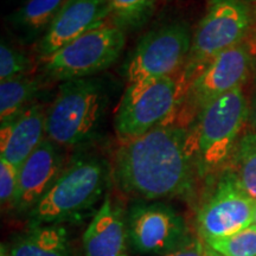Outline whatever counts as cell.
Segmentation results:
<instances>
[{"label":"cell","mask_w":256,"mask_h":256,"mask_svg":"<svg viewBox=\"0 0 256 256\" xmlns=\"http://www.w3.org/2000/svg\"><path fill=\"white\" fill-rule=\"evenodd\" d=\"M110 20L121 30L136 31L148 23L156 0H108Z\"/></svg>","instance_id":"obj_20"},{"label":"cell","mask_w":256,"mask_h":256,"mask_svg":"<svg viewBox=\"0 0 256 256\" xmlns=\"http://www.w3.org/2000/svg\"><path fill=\"white\" fill-rule=\"evenodd\" d=\"M249 119H250L252 126L255 127L256 130V94L254 95L252 100V104L249 107Z\"/></svg>","instance_id":"obj_25"},{"label":"cell","mask_w":256,"mask_h":256,"mask_svg":"<svg viewBox=\"0 0 256 256\" xmlns=\"http://www.w3.org/2000/svg\"><path fill=\"white\" fill-rule=\"evenodd\" d=\"M255 84H256V78H255Z\"/></svg>","instance_id":"obj_31"},{"label":"cell","mask_w":256,"mask_h":256,"mask_svg":"<svg viewBox=\"0 0 256 256\" xmlns=\"http://www.w3.org/2000/svg\"><path fill=\"white\" fill-rule=\"evenodd\" d=\"M112 162L96 153L80 150L68 160L48 194L28 214V226L80 220L96 212L110 191Z\"/></svg>","instance_id":"obj_3"},{"label":"cell","mask_w":256,"mask_h":256,"mask_svg":"<svg viewBox=\"0 0 256 256\" xmlns=\"http://www.w3.org/2000/svg\"><path fill=\"white\" fill-rule=\"evenodd\" d=\"M0 256H11L8 243H2V246H0Z\"/></svg>","instance_id":"obj_26"},{"label":"cell","mask_w":256,"mask_h":256,"mask_svg":"<svg viewBox=\"0 0 256 256\" xmlns=\"http://www.w3.org/2000/svg\"><path fill=\"white\" fill-rule=\"evenodd\" d=\"M206 256H222V255L218 254V252H214L212 249L209 248V247H208V246H206Z\"/></svg>","instance_id":"obj_27"},{"label":"cell","mask_w":256,"mask_h":256,"mask_svg":"<svg viewBox=\"0 0 256 256\" xmlns=\"http://www.w3.org/2000/svg\"><path fill=\"white\" fill-rule=\"evenodd\" d=\"M162 256H206V244L200 236H194V238L184 247Z\"/></svg>","instance_id":"obj_24"},{"label":"cell","mask_w":256,"mask_h":256,"mask_svg":"<svg viewBox=\"0 0 256 256\" xmlns=\"http://www.w3.org/2000/svg\"><path fill=\"white\" fill-rule=\"evenodd\" d=\"M115 92L114 82L106 76L60 83L48 108V139L64 150L76 151L98 142L104 132Z\"/></svg>","instance_id":"obj_2"},{"label":"cell","mask_w":256,"mask_h":256,"mask_svg":"<svg viewBox=\"0 0 256 256\" xmlns=\"http://www.w3.org/2000/svg\"><path fill=\"white\" fill-rule=\"evenodd\" d=\"M248 119L249 104L242 87L229 92L200 112L188 130L200 179L218 174L228 166Z\"/></svg>","instance_id":"obj_4"},{"label":"cell","mask_w":256,"mask_h":256,"mask_svg":"<svg viewBox=\"0 0 256 256\" xmlns=\"http://www.w3.org/2000/svg\"><path fill=\"white\" fill-rule=\"evenodd\" d=\"M18 182L19 168L8 160L0 159V203L2 209L12 210L18 190Z\"/></svg>","instance_id":"obj_23"},{"label":"cell","mask_w":256,"mask_h":256,"mask_svg":"<svg viewBox=\"0 0 256 256\" xmlns=\"http://www.w3.org/2000/svg\"><path fill=\"white\" fill-rule=\"evenodd\" d=\"M82 247L84 256H130L127 211L110 191L83 232Z\"/></svg>","instance_id":"obj_14"},{"label":"cell","mask_w":256,"mask_h":256,"mask_svg":"<svg viewBox=\"0 0 256 256\" xmlns=\"http://www.w3.org/2000/svg\"><path fill=\"white\" fill-rule=\"evenodd\" d=\"M254 14L256 16V6H255V8H254Z\"/></svg>","instance_id":"obj_30"},{"label":"cell","mask_w":256,"mask_h":256,"mask_svg":"<svg viewBox=\"0 0 256 256\" xmlns=\"http://www.w3.org/2000/svg\"><path fill=\"white\" fill-rule=\"evenodd\" d=\"M34 63L26 54L2 40L0 44V82L28 75Z\"/></svg>","instance_id":"obj_22"},{"label":"cell","mask_w":256,"mask_h":256,"mask_svg":"<svg viewBox=\"0 0 256 256\" xmlns=\"http://www.w3.org/2000/svg\"><path fill=\"white\" fill-rule=\"evenodd\" d=\"M252 54L244 42L215 57L192 81L178 108L184 126L188 127L200 112L228 94L242 87L252 69Z\"/></svg>","instance_id":"obj_11"},{"label":"cell","mask_w":256,"mask_h":256,"mask_svg":"<svg viewBox=\"0 0 256 256\" xmlns=\"http://www.w3.org/2000/svg\"><path fill=\"white\" fill-rule=\"evenodd\" d=\"M192 32L185 20H174L152 28L140 38L121 75L128 84L145 83L182 72L191 49Z\"/></svg>","instance_id":"obj_7"},{"label":"cell","mask_w":256,"mask_h":256,"mask_svg":"<svg viewBox=\"0 0 256 256\" xmlns=\"http://www.w3.org/2000/svg\"><path fill=\"white\" fill-rule=\"evenodd\" d=\"M110 19L108 0H66L58 14L38 40L37 51L43 60L66 44L106 25Z\"/></svg>","instance_id":"obj_13"},{"label":"cell","mask_w":256,"mask_h":256,"mask_svg":"<svg viewBox=\"0 0 256 256\" xmlns=\"http://www.w3.org/2000/svg\"><path fill=\"white\" fill-rule=\"evenodd\" d=\"M228 168H232L244 191L256 200V132L240 138Z\"/></svg>","instance_id":"obj_19"},{"label":"cell","mask_w":256,"mask_h":256,"mask_svg":"<svg viewBox=\"0 0 256 256\" xmlns=\"http://www.w3.org/2000/svg\"><path fill=\"white\" fill-rule=\"evenodd\" d=\"M66 162L63 147L46 138L19 168L18 190L12 210L28 216L57 180Z\"/></svg>","instance_id":"obj_12"},{"label":"cell","mask_w":256,"mask_h":256,"mask_svg":"<svg viewBox=\"0 0 256 256\" xmlns=\"http://www.w3.org/2000/svg\"><path fill=\"white\" fill-rule=\"evenodd\" d=\"M209 184L198 204V236L208 241L248 228L254 218L255 200L249 196L232 168H224Z\"/></svg>","instance_id":"obj_9"},{"label":"cell","mask_w":256,"mask_h":256,"mask_svg":"<svg viewBox=\"0 0 256 256\" xmlns=\"http://www.w3.org/2000/svg\"><path fill=\"white\" fill-rule=\"evenodd\" d=\"M179 75L128 84L114 115V130L121 142L162 124H168L183 100Z\"/></svg>","instance_id":"obj_6"},{"label":"cell","mask_w":256,"mask_h":256,"mask_svg":"<svg viewBox=\"0 0 256 256\" xmlns=\"http://www.w3.org/2000/svg\"><path fill=\"white\" fill-rule=\"evenodd\" d=\"M48 80L42 76L24 75L0 82V122L14 120L34 106Z\"/></svg>","instance_id":"obj_18"},{"label":"cell","mask_w":256,"mask_h":256,"mask_svg":"<svg viewBox=\"0 0 256 256\" xmlns=\"http://www.w3.org/2000/svg\"><path fill=\"white\" fill-rule=\"evenodd\" d=\"M66 0H26L8 18L19 40L31 43L46 34Z\"/></svg>","instance_id":"obj_17"},{"label":"cell","mask_w":256,"mask_h":256,"mask_svg":"<svg viewBox=\"0 0 256 256\" xmlns=\"http://www.w3.org/2000/svg\"><path fill=\"white\" fill-rule=\"evenodd\" d=\"M252 224L256 226V200H255V204H254V218H252Z\"/></svg>","instance_id":"obj_28"},{"label":"cell","mask_w":256,"mask_h":256,"mask_svg":"<svg viewBox=\"0 0 256 256\" xmlns=\"http://www.w3.org/2000/svg\"><path fill=\"white\" fill-rule=\"evenodd\" d=\"M124 44V31L113 24L104 25L42 60V75L48 81L60 82L92 78L119 60Z\"/></svg>","instance_id":"obj_8"},{"label":"cell","mask_w":256,"mask_h":256,"mask_svg":"<svg viewBox=\"0 0 256 256\" xmlns=\"http://www.w3.org/2000/svg\"><path fill=\"white\" fill-rule=\"evenodd\" d=\"M48 108L34 104L14 120L2 124L0 159L20 168L34 150L46 139Z\"/></svg>","instance_id":"obj_15"},{"label":"cell","mask_w":256,"mask_h":256,"mask_svg":"<svg viewBox=\"0 0 256 256\" xmlns=\"http://www.w3.org/2000/svg\"><path fill=\"white\" fill-rule=\"evenodd\" d=\"M252 24V12L244 0H210L208 10L192 34L191 49L178 74L184 88L224 51L242 43Z\"/></svg>","instance_id":"obj_5"},{"label":"cell","mask_w":256,"mask_h":256,"mask_svg":"<svg viewBox=\"0 0 256 256\" xmlns=\"http://www.w3.org/2000/svg\"><path fill=\"white\" fill-rule=\"evenodd\" d=\"M130 248L142 255L162 256L194 238L184 216L160 200H136L127 210Z\"/></svg>","instance_id":"obj_10"},{"label":"cell","mask_w":256,"mask_h":256,"mask_svg":"<svg viewBox=\"0 0 256 256\" xmlns=\"http://www.w3.org/2000/svg\"><path fill=\"white\" fill-rule=\"evenodd\" d=\"M222 256H256V226L254 224L232 235L204 241Z\"/></svg>","instance_id":"obj_21"},{"label":"cell","mask_w":256,"mask_h":256,"mask_svg":"<svg viewBox=\"0 0 256 256\" xmlns=\"http://www.w3.org/2000/svg\"><path fill=\"white\" fill-rule=\"evenodd\" d=\"M244 2H248L249 5L252 4V5H255V6H256V0H244Z\"/></svg>","instance_id":"obj_29"},{"label":"cell","mask_w":256,"mask_h":256,"mask_svg":"<svg viewBox=\"0 0 256 256\" xmlns=\"http://www.w3.org/2000/svg\"><path fill=\"white\" fill-rule=\"evenodd\" d=\"M113 180L136 200H160L194 196L200 174L188 127L162 124L121 142L112 162Z\"/></svg>","instance_id":"obj_1"},{"label":"cell","mask_w":256,"mask_h":256,"mask_svg":"<svg viewBox=\"0 0 256 256\" xmlns=\"http://www.w3.org/2000/svg\"><path fill=\"white\" fill-rule=\"evenodd\" d=\"M8 247L11 256H74L69 234L60 224L28 226Z\"/></svg>","instance_id":"obj_16"}]
</instances>
